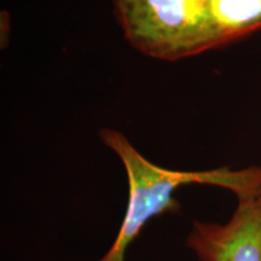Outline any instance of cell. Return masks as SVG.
Wrapping results in <instances>:
<instances>
[{"mask_svg": "<svg viewBox=\"0 0 261 261\" xmlns=\"http://www.w3.org/2000/svg\"><path fill=\"white\" fill-rule=\"evenodd\" d=\"M211 10L226 44L261 29V0H211Z\"/></svg>", "mask_w": 261, "mask_h": 261, "instance_id": "4", "label": "cell"}, {"mask_svg": "<svg viewBox=\"0 0 261 261\" xmlns=\"http://www.w3.org/2000/svg\"><path fill=\"white\" fill-rule=\"evenodd\" d=\"M125 38L146 56L178 61L226 45L211 0H113Z\"/></svg>", "mask_w": 261, "mask_h": 261, "instance_id": "2", "label": "cell"}, {"mask_svg": "<svg viewBox=\"0 0 261 261\" xmlns=\"http://www.w3.org/2000/svg\"><path fill=\"white\" fill-rule=\"evenodd\" d=\"M100 139L119 156L126 169L128 202L115 241L106 255L98 261H125L127 248L151 218L167 212L175 213L180 210L173 194L182 185H217L228 189L236 195L261 185V167L242 171H230L227 168L205 172L172 171L146 160L125 136L116 130H100Z\"/></svg>", "mask_w": 261, "mask_h": 261, "instance_id": "1", "label": "cell"}, {"mask_svg": "<svg viewBox=\"0 0 261 261\" xmlns=\"http://www.w3.org/2000/svg\"><path fill=\"white\" fill-rule=\"evenodd\" d=\"M237 198L226 224H192L187 244L200 261H261V185Z\"/></svg>", "mask_w": 261, "mask_h": 261, "instance_id": "3", "label": "cell"}]
</instances>
